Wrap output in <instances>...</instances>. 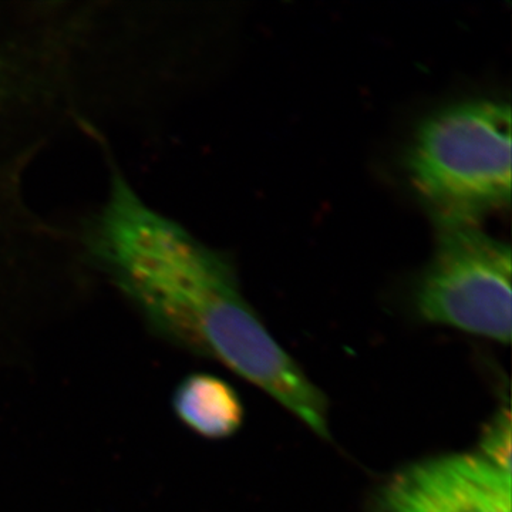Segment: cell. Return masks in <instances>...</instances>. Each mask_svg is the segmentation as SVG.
Listing matches in <instances>:
<instances>
[{
	"mask_svg": "<svg viewBox=\"0 0 512 512\" xmlns=\"http://www.w3.org/2000/svg\"><path fill=\"white\" fill-rule=\"evenodd\" d=\"M481 456L511 473V417L508 410H503L491 421L481 440Z\"/></svg>",
	"mask_w": 512,
	"mask_h": 512,
	"instance_id": "cell-6",
	"label": "cell"
},
{
	"mask_svg": "<svg viewBox=\"0 0 512 512\" xmlns=\"http://www.w3.org/2000/svg\"><path fill=\"white\" fill-rule=\"evenodd\" d=\"M436 242L414 293L424 320L495 342L512 332L510 244L481 225H434Z\"/></svg>",
	"mask_w": 512,
	"mask_h": 512,
	"instance_id": "cell-3",
	"label": "cell"
},
{
	"mask_svg": "<svg viewBox=\"0 0 512 512\" xmlns=\"http://www.w3.org/2000/svg\"><path fill=\"white\" fill-rule=\"evenodd\" d=\"M90 261L161 336L215 357L264 390L322 439L328 400L245 301L231 265L114 174L84 228Z\"/></svg>",
	"mask_w": 512,
	"mask_h": 512,
	"instance_id": "cell-1",
	"label": "cell"
},
{
	"mask_svg": "<svg viewBox=\"0 0 512 512\" xmlns=\"http://www.w3.org/2000/svg\"><path fill=\"white\" fill-rule=\"evenodd\" d=\"M434 225L474 224L511 204V106L476 99L423 120L406 158Z\"/></svg>",
	"mask_w": 512,
	"mask_h": 512,
	"instance_id": "cell-2",
	"label": "cell"
},
{
	"mask_svg": "<svg viewBox=\"0 0 512 512\" xmlns=\"http://www.w3.org/2000/svg\"><path fill=\"white\" fill-rule=\"evenodd\" d=\"M174 412L188 429L207 439H227L241 429L244 406L220 377L195 373L178 384Z\"/></svg>",
	"mask_w": 512,
	"mask_h": 512,
	"instance_id": "cell-5",
	"label": "cell"
},
{
	"mask_svg": "<svg viewBox=\"0 0 512 512\" xmlns=\"http://www.w3.org/2000/svg\"><path fill=\"white\" fill-rule=\"evenodd\" d=\"M511 477L480 453L429 458L390 478L375 512H511Z\"/></svg>",
	"mask_w": 512,
	"mask_h": 512,
	"instance_id": "cell-4",
	"label": "cell"
}]
</instances>
